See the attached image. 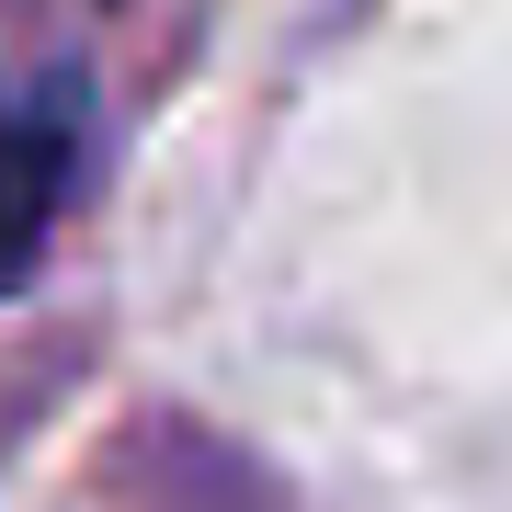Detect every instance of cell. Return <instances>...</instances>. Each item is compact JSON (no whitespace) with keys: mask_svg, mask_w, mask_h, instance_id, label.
I'll return each instance as SVG.
<instances>
[{"mask_svg":"<svg viewBox=\"0 0 512 512\" xmlns=\"http://www.w3.org/2000/svg\"><path fill=\"white\" fill-rule=\"evenodd\" d=\"M69 171H80V103H69V80L0 69V296L35 274V251L57 239Z\"/></svg>","mask_w":512,"mask_h":512,"instance_id":"1","label":"cell"}]
</instances>
